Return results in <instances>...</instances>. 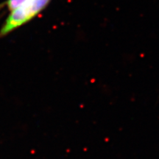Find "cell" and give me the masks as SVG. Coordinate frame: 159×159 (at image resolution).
Here are the masks:
<instances>
[{
    "label": "cell",
    "instance_id": "obj_1",
    "mask_svg": "<svg viewBox=\"0 0 159 159\" xmlns=\"http://www.w3.org/2000/svg\"><path fill=\"white\" fill-rule=\"evenodd\" d=\"M51 2L52 0H28L10 12L0 28V39L31 21L44 11Z\"/></svg>",
    "mask_w": 159,
    "mask_h": 159
},
{
    "label": "cell",
    "instance_id": "obj_2",
    "mask_svg": "<svg viewBox=\"0 0 159 159\" xmlns=\"http://www.w3.org/2000/svg\"><path fill=\"white\" fill-rule=\"evenodd\" d=\"M27 1L28 0H5L0 4V10L5 8L6 11L11 12Z\"/></svg>",
    "mask_w": 159,
    "mask_h": 159
}]
</instances>
